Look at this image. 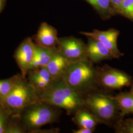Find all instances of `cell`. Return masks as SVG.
I'll return each instance as SVG.
<instances>
[{
	"mask_svg": "<svg viewBox=\"0 0 133 133\" xmlns=\"http://www.w3.org/2000/svg\"><path fill=\"white\" fill-rule=\"evenodd\" d=\"M39 100L74 115L77 110L84 107L83 96L77 93L66 84L63 78L53 82L47 89L39 93Z\"/></svg>",
	"mask_w": 133,
	"mask_h": 133,
	"instance_id": "1",
	"label": "cell"
},
{
	"mask_svg": "<svg viewBox=\"0 0 133 133\" xmlns=\"http://www.w3.org/2000/svg\"><path fill=\"white\" fill-rule=\"evenodd\" d=\"M63 78L72 90L83 96L97 84V70L89 59L71 62Z\"/></svg>",
	"mask_w": 133,
	"mask_h": 133,
	"instance_id": "2",
	"label": "cell"
},
{
	"mask_svg": "<svg viewBox=\"0 0 133 133\" xmlns=\"http://www.w3.org/2000/svg\"><path fill=\"white\" fill-rule=\"evenodd\" d=\"M58 108L39 100L27 106L19 113L21 123L27 132H35L43 126L56 122Z\"/></svg>",
	"mask_w": 133,
	"mask_h": 133,
	"instance_id": "3",
	"label": "cell"
},
{
	"mask_svg": "<svg viewBox=\"0 0 133 133\" xmlns=\"http://www.w3.org/2000/svg\"><path fill=\"white\" fill-rule=\"evenodd\" d=\"M84 99V107L95 116L99 123L108 125L120 119V109L113 96L89 93Z\"/></svg>",
	"mask_w": 133,
	"mask_h": 133,
	"instance_id": "4",
	"label": "cell"
},
{
	"mask_svg": "<svg viewBox=\"0 0 133 133\" xmlns=\"http://www.w3.org/2000/svg\"><path fill=\"white\" fill-rule=\"evenodd\" d=\"M39 100L38 91L21 76L2 106L12 114H19L27 106Z\"/></svg>",
	"mask_w": 133,
	"mask_h": 133,
	"instance_id": "5",
	"label": "cell"
},
{
	"mask_svg": "<svg viewBox=\"0 0 133 133\" xmlns=\"http://www.w3.org/2000/svg\"><path fill=\"white\" fill-rule=\"evenodd\" d=\"M132 77L124 71L105 66L97 70V84L107 89H120L131 85Z\"/></svg>",
	"mask_w": 133,
	"mask_h": 133,
	"instance_id": "6",
	"label": "cell"
},
{
	"mask_svg": "<svg viewBox=\"0 0 133 133\" xmlns=\"http://www.w3.org/2000/svg\"><path fill=\"white\" fill-rule=\"evenodd\" d=\"M57 48L71 63L88 59L86 53V44L79 38L72 36L59 38Z\"/></svg>",
	"mask_w": 133,
	"mask_h": 133,
	"instance_id": "7",
	"label": "cell"
},
{
	"mask_svg": "<svg viewBox=\"0 0 133 133\" xmlns=\"http://www.w3.org/2000/svg\"><path fill=\"white\" fill-rule=\"evenodd\" d=\"M80 34L99 41L109 50L114 58L119 59L123 56L117 46V39L120 34L118 30L113 28L106 31L95 29L92 32H81Z\"/></svg>",
	"mask_w": 133,
	"mask_h": 133,
	"instance_id": "8",
	"label": "cell"
},
{
	"mask_svg": "<svg viewBox=\"0 0 133 133\" xmlns=\"http://www.w3.org/2000/svg\"><path fill=\"white\" fill-rule=\"evenodd\" d=\"M36 43L32 38L24 39L17 48L14 54L15 60L21 71V75L26 78L29 67L32 62L35 50Z\"/></svg>",
	"mask_w": 133,
	"mask_h": 133,
	"instance_id": "9",
	"label": "cell"
},
{
	"mask_svg": "<svg viewBox=\"0 0 133 133\" xmlns=\"http://www.w3.org/2000/svg\"><path fill=\"white\" fill-rule=\"evenodd\" d=\"M34 39L36 44L44 48H57L59 44L56 29L46 22L40 25Z\"/></svg>",
	"mask_w": 133,
	"mask_h": 133,
	"instance_id": "10",
	"label": "cell"
},
{
	"mask_svg": "<svg viewBox=\"0 0 133 133\" xmlns=\"http://www.w3.org/2000/svg\"><path fill=\"white\" fill-rule=\"evenodd\" d=\"M87 38L86 53L91 62L97 63L114 58L109 50L99 41L90 37Z\"/></svg>",
	"mask_w": 133,
	"mask_h": 133,
	"instance_id": "11",
	"label": "cell"
},
{
	"mask_svg": "<svg viewBox=\"0 0 133 133\" xmlns=\"http://www.w3.org/2000/svg\"><path fill=\"white\" fill-rule=\"evenodd\" d=\"M70 63L57 50L46 67L55 81L63 77Z\"/></svg>",
	"mask_w": 133,
	"mask_h": 133,
	"instance_id": "12",
	"label": "cell"
},
{
	"mask_svg": "<svg viewBox=\"0 0 133 133\" xmlns=\"http://www.w3.org/2000/svg\"><path fill=\"white\" fill-rule=\"evenodd\" d=\"M58 48H44L36 44L33 59L28 71L39 67H46Z\"/></svg>",
	"mask_w": 133,
	"mask_h": 133,
	"instance_id": "13",
	"label": "cell"
},
{
	"mask_svg": "<svg viewBox=\"0 0 133 133\" xmlns=\"http://www.w3.org/2000/svg\"><path fill=\"white\" fill-rule=\"evenodd\" d=\"M72 121L79 128L91 129L95 130L99 123L95 116L84 107L77 110L74 114Z\"/></svg>",
	"mask_w": 133,
	"mask_h": 133,
	"instance_id": "14",
	"label": "cell"
},
{
	"mask_svg": "<svg viewBox=\"0 0 133 133\" xmlns=\"http://www.w3.org/2000/svg\"><path fill=\"white\" fill-rule=\"evenodd\" d=\"M113 97L118 105L121 117L127 114H133V92H122Z\"/></svg>",
	"mask_w": 133,
	"mask_h": 133,
	"instance_id": "15",
	"label": "cell"
},
{
	"mask_svg": "<svg viewBox=\"0 0 133 133\" xmlns=\"http://www.w3.org/2000/svg\"><path fill=\"white\" fill-rule=\"evenodd\" d=\"M89 4L103 19L110 18L114 14L110 0H84Z\"/></svg>",
	"mask_w": 133,
	"mask_h": 133,
	"instance_id": "16",
	"label": "cell"
},
{
	"mask_svg": "<svg viewBox=\"0 0 133 133\" xmlns=\"http://www.w3.org/2000/svg\"><path fill=\"white\" fill-rule=\"evenodd\" d=\"M21 75H16L5 79H0V105L2 106L5 99L13 90Z\"/></svg>",
	"mask_w": 133,
	"mask_h": 133,
	"instance_id": "17",
	"label": "cell"
},
{
	"mask_svg": "<svg viewBox=\"0 0 133 133\" xmlns=\"http://www.w3.org/2000/svg\"><path fill=\"white\" fill-rule=\"evenodd\" d=\"M19 117V114H12L8 124L5 133H26Z\"/></svg>",
	"mask_w": 133,
	"mask_h": 133,
	"instance_id": "18",
	"label": "cell"
},
{
	"mask_svg": "<svg viewBox=\"0 0 133 133\" xmlns=\"http://www.w3.org/2000/svg\"><path fill=\"white\" fill-rule=\"evenodd\" d=\"M116 14L133 21V0H125L117 10Z\"/></svg>",
	"mask_w": 133,
	"mask_h": 133,
	"instance_id": "19",
	"label": "cell"
},
{
	"mask_svg": "<svg viewBox=\"0 0 133 133\" xmlns=\"http://www.w3.org/2000/svg\"><path fill=\"white\" fill-rule=\"evenodd\" d=\"M115 126L116 132L119 133H133V117L122 120L120 119Z\"/></svg>",
	"mask_w": 133,
	"mask_h": 133,
	"instance_id": "20",
	"label": "cell"
},
{
	"mask_svg": "<svg viewBox=\"0 0 133 133\" xmlns=\"http://www.w3.org/2000/svg\"><path fill=\"white\" fill-rule=\"evenodd\" d=\"M12 114L9 109L0 105V133H5Z\"/></svg>",
	"mask_w": 133,
	"mask_h": 133,
	"instance_id": "21",
	"label": "cell"
},
{
	"mask_svg": "<svg viewBox=\"0 0 133 133\" xmlns=\"http://www.w3.org/2000/svg\"><path fill=\"white\" fill-rule=\"evenodd\" d=\"M124 1L125 0H110L111 6L114 15L116 14L117 10Z\"/></svg>",
	"mask_w": 133,
	"mask_h": 133,
	"instance_id": "22",
	"label": "cell"
},
{
	"mask_svg": "<svg viewBox=\"0 0 133 133\" xmlns=\"http://www.w3.org/2000/svg\"><path fill=\"white\" fill-rule=\"evenodd\" d=\"M95 131V130L91 129L79 128L77 130H74L72 132L74 133H92Z\"/></svg>",
	"mask_w": 133,
	"mask_h": 133,
	"instance_id": "23",
	"label": "cell"
},
{
	"mask_svg": "<svg viewBox=\"0 0 133 133\" xmlns=\"http://www.w3.org/2000/svg\"><path fill=\"white\" fill-rule=\"evenodd\" d=\"M6 0H0V14L3 10L5 4Z\"/></svg>",
	"mask_w": 133,
	"mask_h": 133,
	"instance_id": "24",
	"label": "cell"
},
{
	"mask_svg": "<svg viewBox=\"0 0 133 133\" xmlns=\"http://www.w3.org/2000/svg\"><path fill=\"white\" fill-rule=\"evenodd\" d=\"M130 91H131L133 93V80L132 81V83H131V89Z\"/></svg>",
	"mask_w": 133,
	"mask_h": 133,
	"instance_id": "25",
	"label": "cell"
}]
</instances>
